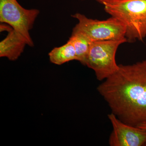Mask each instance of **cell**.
Returning a JSON list of instances; mask_svg holds the SVG:
<instances>
[{"label": "cell", "instance_id": "6da1fadb", "mask_svg": "<svg viewBox=\"0 0 146 146\" xmlns=\"http://www.w3.org/2000/svg\"><path fill=\"white\" fill-rule=\"evenodd\" d=\"M97 90L123 122L137 127L146 122V60L119 65Z\"/></svg>", "mask_w": 146, "mask_h": 146}, {"label": "cell", "instance_id": "7a4b0ae2", "mask_svg": "<svg viewBox=\"0 0 146 146\" xmlns=\"http://www.w3.org/2000/svg\"><path fill=\"white\" fill-rule=\"evenodd\" d=\"M106 12L125 27L127 42L143 41L146 37V0H120L104 5Z\"/></svg>", "mask_w": 146, "mask_h": 146}, {"label": "cell", "instance_id": "3957f363", "mask_svg": "<svg viewBox=\"0 0 146 146\" xmlns=\"http://www.w3.org/2000/svg\"><path fill=\"white\" fill-rule=\"evenodd\" d=\"M126 42V38L92 41L84 65L94 71L98 80H105L119 69L116 53L120 45Z\"/></svg>", "mask_w": 146, "mask_h": 146}, {"label": "cell", "instance_id": "277c9868", "mask_svg": "<svg viewBox=\"0 0 146 146\" xmlns=\"http://www.w3.org/2000/svg\"><path fill=\"white\" fill-rule=\"evenodd\" d=\"M72 17L78 21L72 32L83 35L92 42L126 38L125 26L114 17L100 21L87 18L80 13H76Z\"/></svg>", "mask_w": 146, "mask_h": 146}, {"label": "cell", "instance_id": "5b68a950", "mask_svg": "<svg viewBox=\"0 0 146 146\" xmlns=\"http://www.w3.org/2000/svg\"><path fill=\"white\" fill-rule=\"evenodd\" d=\"M39 13L36 9L24 8L17 0H0V22L9 25L30 46H33L34 44L29 31Z\"/></svg>", "mask_w": 146, "mask_h": 146}, {"label": "cell", "instance_id": "8992f818", "mask_svg": "<svg viewBox=\"0 0 146 146\" xmlns=\"http://www.w3.org/2000/svg\"><path fill=\"white\" fill-rule=\"evenodd\" d=\"M108 116L113 128L108 141L110 146L145 145L146 130L123 122L112 112Z\"/></svg>", "mask_w": 146, "mask_h": 146}, {"label": "cell", "instance_id": "52a82bcc", "mask_svg": "<svg viewBox=\"0 0 146 146\" xmlns=\"http://www.w3.org/2000/svg\"><path fill=\"white\" fill-rule=\"evenodd\" d=\"M27 45L23 37L13 28L8 31L6 37L0 42V56L10 60H17Z\"/></svg>", "mask_w": 146, "mask_h": 146}, {"label": "cell", "instance_id": "ba28073f", "mask_svg": "<svg viewBox=\"0 0 146 146\" xmlns=\"http://www.w3.org/2000/svg\"><path fill=\"white\" fill-rule=\"evenodd\" d=\"M48 55L50 62L57 65L77 60L75 50L69 40L63 46L54 48Z\"/></svg>", "mask_w": 146, "mask_h": 146}, {"label": "cell", "instance_id": "9c48e42d", "mask_svg": "<svg viewBox=\"0 0 146 146\" xmlns=\"http://www.w3.org/2000/svg\"><path fill=\"white\" fill-rule=\"evenodd\" d=\"M68 40L72 43L75 50L76 60L85 65L92 41L83 35L73 32Z\"/></svg>", "mask_w": 146, "mask_h": 146}, {"label": "cell", "instance_id": "30bf717a", "mask_svg": "<svg viewBox=\"0 0 146 146\" xmlns=\"http://www.w3.org/2000/svg\"><path fill=\"white\" fill-rule=\"evenodd\" d=\"M95 1H96L100 3L102 5H104L106 4L117 1L120 0H95Z\"/></svg>", "mask_w": 146, "mask_h": 146}, {"label": "cell", "instance_id": "8fae6325", "mask_svg": "<svg viewBox=\"0 0 146 146\" xmlns=\"http://www.w3.org/2000/svg\"><path fill=\"white\" fill-rule=\"evenodd\" d=\"M137 127L146 131V122H145L140 124V125L137 126Z\"/></svg>", "mask_w": 146, "mask_h": 146}, {"label": "cell", "instance_id": "7c38bea8", "mask_svg": "<svg viewBox=\"0 0 146 146\" xmlns=\"http://www.w3.org/2000/svg\"><path fill=\"white\" fill-rule=\"evenodd\" d=\"M144 146H146V144H145V145H144Z\"/></svg>", "mask_w": 146, "mask_h": 146}, {"label": "cell", "instance_id": "4fadbf2b", "mask_svg": "<svg viewBox=\"0 0 146 146\" xmlns=\"http://www.w3.org/2000/svg\"><path fill=\"white\" fill-rule=\"evenodd\" d=\"M80 1H84V0H80Z\"/></svg>", "mask_w": 146, "mask_h": 146}]
</instances>
